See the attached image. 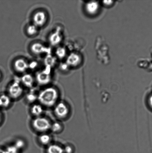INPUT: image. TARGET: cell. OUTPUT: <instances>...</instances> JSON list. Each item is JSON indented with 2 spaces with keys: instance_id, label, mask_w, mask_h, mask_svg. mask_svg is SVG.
Listing matches in <instances>:
<instances>
[{
  "instance_id": "obj_8",
  "label": "cell",
  "mask_w": 152,
  "mask_h": 153,
  "mask_svg": "<svg viewBox=\"0 0 152 153\" xmlns=\"http://www.w3.org/2000/svg\"><path fill=\"white\" fill-rule=\"evenodd\" d=\"M30 112L34 118L42 116L44 112V107L40 103H34L31 106Z\"/></svg>"
},
{
  "instance_id": "obj_21",
  "label": "cell",
  "mask_w": 152,
  "mask_h": 153,
  "mask_svg": "<svg viewBox=\"0 0 152 153\" xmlns=\"http://www.w3.org/2000/svg\"><path fill=\"white\" fill-rule=\"evenodd\" d=\"M57 57L59 59H62L65 57L66 55V51L65 48L62 47L58 48L56 52Z\"/></svg>"
},
{
  "instance_id": "obj_26",
  "label": "cell",
  "mask_w": 152,
  "mask_h": 153,
  "mask_svg": "<svg viewBox=\"0 0 152 153\" xmlns=\"http://www.w3.org/2000/svg\"><path fill=\"white\" fill-rule=\"evenodd\" d=\"M0 153H5V150L4 149H1L0 148Z\"/></svg>"
},
{
  "instance_id": "obj_4",
  "label": "cell",
  "mask_w": 152,
  "mask_h": 153,
  "mask_svg": "<svg viewBox=\"0 0 152 153\" xmlns=\"http://www.w3.org/2000/svg\"><path fill=\"white\" fill-rule=\"evenodd\" d=\"M54 112L57 117L60 119H65L69 115L70 108L65 102H58L54 106Z\"/></svg>"
},
{
  "instance_id": "obj_13",
  "label": "cell",
  "mask_w": 152,
  "mask_h": 153,
  "mask_svg": "<svg viewBox=\"0 0 152 153\" xmlns=\"http://www.w3.org/2000/svg\"><path fill=\"white\" fill-rule=\"evenodd\" d=\"M46 48L41 43H36L31 46V50L33 53L35 55H40L44 53L46 51Z\"/></svg>"
},
{
  "instance_id": "obj_1",
  "label": "cell",
  "mask_w": 152,
  "mask_h": 153,
  "mask_svg": "<svg viewBox=\"0 0 152 153\" xmlns=\"http://www.w3.org/2000/svg\"><path fill=\"white\" fill-rule=\"evenodd\" d=\"M59 97V91L56 88L48 86L38 93V101L44 107L51 108L57 103Z\"/></svg>"
},
{
  "instance_id": "obj_23",
  "label": "cell",
  "mask_w": 152,
  "mask_h": 153,
  "mask_svg": "<svg viewBox=\"0 0 152 153\" xmlns=\"http://www.w3.org/2000/svg\"><path fill=\"white\" fill-rule=\"evenodd\" d=\"M64 153H73L74 151V146L71 144H67L63 147Z\"/></svg>"
},
{
  "instance_id": "obj_15",
  "label": "cell",
  "mask_w": 152,
  "mask_h": 153,
  "mask_svg": "<svg viewBox=\"0 0 152 153\" xmlns=\"http://www.w3.org/2000/svg\"><path fill=\"white\" fill-rule=\"evenodd\" d=\"M64 128L62 123L59 121L52 123L50 131L54 133H59L62 132Z\"/></svg>"
},
{
  "instance_id": "obj_3",
  "label": "cell",
  "mask_w": 152,
  "mask_h": 153,
  "mask_svg": "<svg viewBox=\"0 0 152 153\" xmlns=\"http://www.w3.org/2000/svg\"><path fill=\"white\" fill-rule=\"evenodd\" d=\"M23 91L22 84L20 82L15 81L9 85L7 94L12 100H17L21 97Z\"/></svg>"
},
{
  "instance_id": "obj_22",
  "label": "cell",
  "mask_w": 152,
  "mask_h": 153,
  "mask_svg": "<svg viewBox=\"0 0 152 153\" xmlns=\"http://www.w3.org/2000/svg\"><path fill=\"white\" fill-rule=\"evenodd\" d=\"M4 150L5 153H19V151L13 144L8 145Z\"/></svg>"
},
{
  "instance_id": "obj_18",
  "label": "cell",
  "mask_w": 152,
  "mask_h": 153,
  "mask_svg": "<svg viewBox=\"0 0 152 153\" xmlns=\"http://www.w3.org/2000/svg\"><path fill=\"white\" fill-rule=\"evenodd\" d=\"M27 34L30 36L37 35L39 31V28L34 24L28 25L26 28Z\"/></svg>"
},
{
  "instance_id": "obj_16",
  "label": "cell",
  "mask_w": 152,
  "mask_h": 153,
  "mask_svg": "<svg viewBox=\"0 0 152 153\" xmlns=\"http://www.w3.org/2000/svg\"><path fill=\"white\" fill-rule=\"evenodd\" d=\"M62 39V36L58 32L54 33L50 37V43L53 45L56 46L61 42Z\"/></svg>"
},
{
  "instance_id": "obj_24",
  "label": "cell",
  "mask_w": 152,
  "mask_h": 153,
  "mask_svg": "<svg viewBox=\"0 0 152 153\" xmlns=\"http://www.w3.org/2000/svg\"><path fill=\"white\" fill-rule=\"evenodd\" d=\"M55 62V58L51 56H48V57L46 59V62L47 63L48 65L50 66L54 65Z\"/></svg>"
},
{
  "instance_id": "obj_6",
  "label": "cell",
  "mask_w": 152,
  "mask_h": 153,
  "mask_svg": "<svg viewBox=\"0 0 152 153\" xmlns=\"http://www.w3.org/2000/svg\"><path fill=\"white\" fill-rule=\"evenodd\" d=\"M35 80L38 85L41 86H46L51 82V74L50 72L45 71L40 72L36 76Z\"/></svg>"
},
{
  "instance_id": "obj_2",
  "label": "cell",
  "mask_w": 152,
  "mask_h": 153,
  "mask_svg": "<svg viewBox=\"0 0 152 153\" xmlns=\"http://www.w3.org/2000/svg\"><path fill=\"white\" fill-rule=\"evenodd\" d=\"M51 123L50 120L42 116L34 118L31 124L35 131L41 134L50 130Z\"/></svg>"
},
{
  "instance_id": "obj_28",
  "label": "cell",
  "mask_w": 152,
  "mask_h": 153,
  "mask_svg": "<svg viewBox=\"0 0 152 153\" xmlns=\"http://www.w3.org/2000/svg\"><path fill=\"white\" fill-rule=\"evenodd\" d=\"M1 74H0V79H1Z\"/></svg>"
},
{
  "instance_id": "obj_27",
  "label": "cell",
  "mask_w": 152,
  "mask_h": 153,
  "mask_svg": "<svg viewBox=\"0 0 152 153\" xmlns=\"http://www.w3.org/2000/svg\"><path fill=\"white\" fill-rule=\"evenodd\" d=\"M1 120H2V115L0 112V123H1Z\"/></svg>"
},
{
  "instance_id": "obj_7",
  "label": "cell",
  "mask_w": 152,
  "mask_h": 153,
  "mask_svg": "<svg viewBox=\"0 0 152 153\" xmlns=\"http://www.w3.org/2000/svg\"><path fill=\"white\" fill-rule=\"evenodd\" d=\"M14 68L19 73H24L29 68V64L23 58H19L15 61Z\"/></svg>"
},
{
  "instance_id": "obj_5",
  "label": "cell",
  "mask_w": 152,
  "mask_h": 153,
  "mask_svg": "<svg viewBox=\"0 0 152 153\" xmlns=\"http://www.w3.org/2000/svg\"><path fill=\"white\" fill-rule=\"evenodd\" d=\"M47 16L46 13L42 10L36 12L33 16V24L39 28L45 25L47 22Z\"/></svg>"
},
{
  "instance_id": "obj_14",
  "label": "cell",
  "mask_w": 152,
  "mask_h": 153,
  "mask_svg": "<svg viewBox=\"0 0 152 153\" xmlns=\"http://www.w3.org/2000/svg\"><path fill=\"white\" fill-rule=\"evenodd\" d=\"M80 58L77 54L73 53L69 55L67 58V64L68 66H75L78 64Z\"/></svg>"
},
{
  "instance_id": "obj_11",
  "label": "cell",
  "mask_w": 152,
  "mask_h": 153,
  "mask_svg": "<svg viewBox=\"0 0 152 153\" xmlns=\"http://www.w3.org/2000/svg\"><path fill=\"white\" fill-rule=\"evenodd\" d=\"M47 153H64L63 147L57 143H51L47 146Z\"/></svg>"
},
{
  "instance_id": "obj_25",
  "label": "cell",
  "mask_w": 152,
  "mask_h": 153,
  "mask_svg": "<svg viewBox=\"0 0 152 153\" xmlns=\"http://www.w3.org/2000/svg\"><path fill=\"white\" fill-rule=\"evenodd\" d=\"M147 104L150 108L152 110V94L149 96L147 99Z\"/></svg>"
},
{
  "instance_id": "obj_17",
  "label": "cell",
  "mask_w": 152,
  "mask_h": 153,
  "mask_svg": "<svg viewBox=\"0 0 152 153\" xmlns=\"http://www.w3.org/2000/svg\"><path fill=\"white\" fill-rule=\"evenodd\" d=\"M38 94L33 91H29L26 95V101L32 104L35 103L36 101H38Z\"/></svg>"
},
{
  "instance_id": "obj_10",
  "label": "cell",
  "mask_w": 152,
  "mask_h": 153,
  "mask_svg": "<svg viewBox=\"0 0 152 153\" xmlns=\"http://www.w3.org/2000/svg\"><path fill=\"white\" fill-rule=\"evenodd\" d=\"M38 140L43 146H47L51 143L52 137L48 133H43L39 136Z\"/></svg>"
},
{
  "instance_id": "obj_12",
  "label": "cell",
  "mask_w": 152,
  "mask_h": 153,
  "mask_svg": "<svg viewBox=\"0 0 152 153\" xmlns=\"http://www.w3.org/2000/svg\"><path fill=\"white\" fill-rule=\"evenodd\" d=\"M12 99L7 94L0 95V108L6 109L10 106Z\"/></svg>"
},
{
  "instance_id": "obj_9",
  "label": "cell",
  "mask_w": 152,
  "mask_h": 153,
  "mask_svg": "<svg viewBox=\"0 0 152 153\" xmlns=\"http://www.w3.org/2000/svg\"><path fill=\"white\" fill-rule=\"evenodd\" d=\"M35 79L30 74H25L22 76L21 79V84L22 85L28 88H32L33 86Z\"/></svg>"
},
{
  "instance_id": "obj_20",
  "label": "cell",
  "mask_w": 152,
  "mask_h": 153,
  "mask_svg": "<svg viewBox=\"0 0 152 153\" xmlns=\"http://www.w3.org/2000/svg\"><path fill=\"white\" fill-rule=\"evenodd\" d=\"M19 150L23 149L26 146V142L23 139H18L16 140L13 144Z\"/></svg>"
},
{
  "instance_id": "obj_19",
  "label": "cell",
  "mask_w": 152,
  "mask_h": 153,
  "mask_svg": "<svg viewBox=\"0 0 152 153\" xmlns=\"http://www.w3.org/2000/svg\"><path fill=\"white\" fill-rule=\"evenodd\" d=\"M99 6L96 2H89L86 6V9L88 12L90 14H94L96 13L98 9Z\"/></svg>"
}]
</instances>
